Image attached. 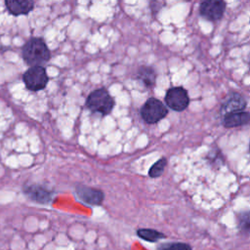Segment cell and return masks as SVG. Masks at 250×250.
<instances>
[{"label": "cell", "mask_w": 250, "mask_h": 250, "mask_svg": "<svg viewBox=\"0 0 250 250\" xmlns=\"http://www.w3.org/2000/svg\"><path fill=\"white\" fill-rule=\"evenodd\" d=\"M22 59L30 66L41 65L50 60L51 53L42 38H31L22 47Z\"/></svg>", "instance_id": "1"}, {"label": "cell", "mask_w": 250, "mask_h": 250, "mask_svg": "<svg viewBox=\"0 0 250 250\" xmlns=\"http://www.w3.org/2000/svg\"><path fill=\"white\" fill-rule=\"evenodd\" d=\"M86 106L91 112L105 116L112 111L114 100L105 89L101 88L89 94L86 100Z\"/></svg>", "instance_id": "2"}, {"label": "cell", "mask_w": 250, "mask_h": 250, "mask_svg": "<svg viewBox=\"0 0 250 250\" xmlns=\"http://www.w3.org/2000/svg\"><path fill=\"white\" fill-rule=\"evenodd\" d=\"M140 113L146 123L155 124L167 115L168 110L161 101L155 98H149L143 104Z\"/></svg>", "instance_id": "3"}, {"label": "cell", "mask_w": 250, "mask_h": 250, "mask_svg": "<svg viewBox=\"0 0 250 250\" xmlns=\"http://www.w3.org/2000/svg\"><path fill=\"white\" fill-rule=\"evenodd\" d=\"M25 87L33 92L44 89L48 83V75L46 69L42 65L30 66L22 75Z\"/></svg>", "instance_id": "4"}, {"label": "cell", "mask_w": 250, "mask_h": 250, "mask_svg": "<svg viewBox=\"0 0 250 250\" xmlns=\"http://www.w3.org/2000/svg\"><path fill=\"white\" fill-rule=\"evenodd\" d=\"M22 191L29 200L44 205L50 204L54 196V190L39 184H25Z\"/></svg>", "instance_id": "5"}, {"label": "cell", "mask_w": 250, "mask_h": 250, "mask_svg": "<svg viewBox=\"0 0 250 250\" xmlns=\"http://www.w3.org/2000/svg\"><path fill=\"white\" fill-rule=\"evenodd\" d=\"M165 103L171 109L183 111L188 107L189 98L188 92L183 87H172L165 95Z\"/></svg>", "instance_id": "6"}, {"label": "cell", "mask_w": 250, "mask_h": 250, "mask_svg": "<svg viewBox=\"0 0 250 250\" xmlns=\"http://www.w3.org/2000/svg\"><path fill=\"white\" fill-rule=\"evenodd\" d=\"M75 194L79 200L90 206H99L104 199V193L101 189L85 185L76 186Z\"/></svg>", "instance_id": "7"}, {"label": "cell", "mask_w": 250, "mask_h": 250, "mask_svg": "<svg viewBox=\"0 0 250 250\" xmlns=\"http://www.w3.org/2000/svg\"><path fill=\"white\" fill-rule=\"evenodd\" d=\"M199 11L203 18L209 21H218L226 11V3L224 0H202Z\"/></svg>", "instance_id": "8"}, {"label": "cell", "mask_w": 250, "mask_h": 250, "mask_svg": "<svg viewBox=\"0 0 250 250\" xmlns=\"http://www.w3.org/2000/svg\"><path fill=\"white\" fill-rule=\"evenodd\" d=\"M246 107V101L238 93H231L229 94L221 106V113L223 116L226 114L236 112V111H242Z\"/></svg>", "instance_id": "9"}, {"label": "cell", "mask_w": 250, "mask_h": 250, "mask_svg": "<svg viewBox=\"0 0 250 250\" xmlns=\"http://www.w3.org/2000/svg\"><path fill=\"white\" fill-rule=\"evenodd\" d=\"M8 11L14 16L27 15L34 8L33 0H5Z\"/></svg>", "instance_id": "10"}, {"label": "cell", "mask_w": 250, "mask_h": 250, "mask_svg": "<svg viewBox=\"0 0 250 250\" xmlns=\"http://www.w3.org/2000/svg\"><path fill=\"white\" fill-rule=\"evenodd\" d=\"M250 123V112L247 111H236L226 114L223 119V125L226 128L239 127Z\"/></svg>", "instance_id": "11"}, {"label": "cell", "mask_w": 250, "mask_h": 250, "mask_svg": "<svg viewBox=\"0 0 250 250\" xmlns=\"http://www.w3.org/2000/svg\"><path fill=\"white\" fill-rule=\"evenodd\" d=\"M137 79L140 80L146 88H151L155 84L156 73L150 66L142 65L137 70Z\"/></svg>", "instance_id": "12"}, {"label": "cell", "mask_w": 250, "mask_h": 250, "mask_svg": "<svg viewBox=\"0 0 250 250\" xmlns=\"http://www.w3.org/2000/svg\"><path fill=\"white\" fill-rule=\"evenodd\" d=\"M137 235L148 242H156L162 238H165L164 233L153 229H139L137 230Z\"/></svg>", "instance_id": "13"}, {"label": "cell", "mask_w": 250, "mask_h": 250, "mask_svg": "<svg viewBox=\"0 0 250 250\" xmlns=\"http://www.w3.org/2000/svg\"><path fill=\"white\" fill-rule=\"evenodd\" d=\"M167 165V159L165 157H161L158 159L155 163L151 165V167L148 170V176L150 178H158L162 175L164 172V169Z\"/></svg>", "instance_id": "14"}, {"label": "cell", "mask_w": 250, "mask_h": 250, "mask_svg": "<svg viewBox=\"0 0 250 250\" xmlns=\"http://www.w3.org/2000/svg\"><path fill=\"white\" fill-rule=\"evenodd\" d=\"M237 225L243 233L250 234V211H245L238 215Z\"/></svg>", "instance_id": "15"}, {"label": "cell", "mask_w": 250, "mask_h": 250, "mask_svg": "<svg viewBox=\"0 0 250 250\" xmlns=\"http://www.w3.org/2000/svg\"><path fill=\"white\" fill-rule=\"evenodd\" d=\"M157 250H191V247L184 242H167L160 244Z\"/></svg>", "instance_id": "16"}, {"label": "cell", "mask_w": 250, "mask_h": 250, "mask_svg": "<svg viewBox=\"0 0 250 250\" xmlns=\"http://www.w3.org/2000/svg\"><path fill=\"white\" fill-rule=\"evenodd\" d=\"M207 160L210 162L211 165L213 166H221L222 164H224L225 160L224 157L221 153L220 150H212L209 152L208 156H207Z\"/></svg>", "instance_id": "17"}, {"label": "cell", "mask_w": 250, "mask_h": 250, "mask_svg": "<svg viewBox=\"0 0 250 250\" xmlns=\"http://www.w3.org/2000/svg\"><path fill=\"white\" fill-rule=\"evenodd\" d=\"M249 65H250V57H249Z\"/></svg>", "instance_id": "18"}, {"label": "cell", "mask_w": 250, "mask_h": 250, "mask_svg": "<svg viewBox=\"0 0 250 250\" xmlns=\"http://www.w3.org/2000/svg\"><path fill=\"white\" fill-rule=\"evenodd\" d=\"M249 148H250V146H249Z\"/></svg>", "instance_id": "19"}]
</instances>
